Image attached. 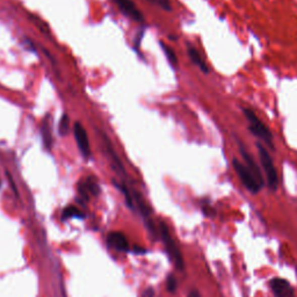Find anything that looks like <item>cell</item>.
<instances>
[{"instance_id": "6da1fadb", "label": "cell", "mask_w": 297, "mask_h": 297, "mask_svg": "<svg viewBox=\"0 0 297 297\" xmlns=\"http://www.w3.org/2000/svg\"><path fill=\"white\" fill-rule=\"evenodd\" d=\"M243 113H244L246 120L249 122V128L252 131L254 136L259 137L261 141H264L266 144H267L269 148H274L273 143V136L271 131L265 126V123L261 121V120L257 116V114L251 109V108H244L243 109Z\"/></svg>"}, {"instance_id": "7a4b0ae2", "label": "cell", "mask_w": 297, "mask_h": 297, "mask_svg": "<svg viewBox=\"0 0 297 297\" xmlns=\"http://www.w3.org/2000/svg\"><path fill=\"white\" fill-rule=\"evenodd\" d=\"M159 227H160L161 239H163L164 245H165V248H166V251H167L169 258H171V259L173 260V262H174L176 268L180 269V271H184L185 264H184L183 256H181V253H180V251L178 249V246H176V244H175V242L173 241L171 233H169V230H168L167 225L165 224L164 222H160Z\"/></svg>"}, {"instance_id": "3957f363", "label": "cell", "mask_w": 297, "mask_h": 297, "mask_svg": "<svg viewBox=\"0 0 297 297\" xmlns=\"http://www.w3.org/2000/svg\"><path fill=\"white\" fill-rule=\"evenodd\" d=\"M257 146H258V151H259L261 165L262 167H264L266 178H267L268 186L272 191H276L277 185H279V179H277V173H276L275 166H274L272 157L267 151V149H266L264 145H261L260 143Z\"/></svg>"}, {"instance_id": "277c9868", "label": "cell", "mask_w": 297, "mask_h": 297, "mask_svg": "<svg viewBox=\"0 0 297 297\" xmlns=\"http://www.w3.org/2000/svg\"><path fill=\"white\" fill-rule=\"evenodd\" d=\"M232 165L234 171H236L239 176V179H241L243 185L246 187V190L253 193V194H257V193L261 190V186L257 181V179L254 178V175L252 174V172L250 171L249 167L238 159H233Z\"/></svg>"}, {"instance_id": "5b68a950", "label": "cell", "mask_w": 297, "mask_h": 297, "mask_svg": "<svg viewBox=\"0 0 297 297\" xmlns=\"http://www.w3.org/2000/svg\"><path fill=\"white\" fill-rule=\"evenodd\" d=\"M73 134H75V138L77 142V145H78V149L82 156L85 159H88L91 157V145H90V140H88L87 133L85 128L83 127L82 123L76 122L75 127H73Z\"/></svg>"}, {"instance_id": "8992f818", "label": "cell", "mask_w": 297, "mask_h": 297, "mask_svg": "<svg viewBox=\"0 0 297 297\" xmlns=\"http://www.w3.org/2000/svg\"><path fill=\"white\" fill-rule=\"evenodd\" d=\"M114 2L117 4L118 9L121 10L127 17H129L135 21L140 22V24L144 22V17H143L141 11L137 9L133 0H114Z\"/></svg>"}, {"instance_id": "52a82bcc", "label": "cell", "mask_w": 297, "mask_h": 297, "mask_svg": "<svg viewBox=\"0 0 297 297\" xmlns=\"http://www.w3.org/2000/svg\"><path fill=\"white\" fill-rule=\"evenodd\" d=\"M271 288L275 297H295L294 289L284 279L274 277L271 281Z\"/></svg>"}, {"instance_id": "ba28073f", "label": "cell", "mask_w": 297, "mask_h": 297, "mask_svg": "<svg viewBox=\"0 0 297 297\" xmlns=\"http://www.w3.org/2000/svg\"><path fill=\"white\" fill-rule=\"evenodd\" d=\"M78 192L79 194L82 195V198H84L85 200H88L90 195L98 196L100 194V186L93 176H88L86 180L79 183Z\"/></svg>"}, {"instance_id": "9c48e42d", "label": "cell", "mask_w": 297, "mask_h": 297, "mask_svg": "<svg viewBox=\"0 0 297 297\" xmlns=\"http://www.w3.org/2000/svg\"><path fill=\"white\" fill-rule=\"evenodd\" d=\"M239 151H241L243 158H244V160L246 161V166H248L250 171L252 172L254 178L257 179V181L259 183V185L261 187L264 186V178H262V174H261V171H260L259 166H258L257 163L253 159V157L250 155V153L248 152V150L245 149V146L243 145L242 143H239Z\"/></svg>"}, {"instance_id": "30bf717a", "label": "cell", "mask_w": 297, "mask_h": 297, "mask_svg": "<svg viewBox=\"0 0 297 297\" xmlns=\"http://www.w3.org/2000/svg\"><path fill=\"white\" fill-rule=\"evenodd\" d=\"M41 134H42V141H43V146L45 150L51 151L52 149V118L49 114H47L42 121L41 127Z\"/></svg>"}, {"instance_id": "8fae6325", "label": "cell", "mask_w": 297, "mask_h": 297, "mask_svg": "<svg viewBox=\"0 0 297 297\" xmlns=\"http://www.w3.org/2000/svg\"><path fill=\"white\" fill-rule=\"evenodd\" d=\"M101 137H102L103 146H105L106 152L108 153V156H109V158H110L111 164H113L114 169L118 173V174H121V175L125 176V175H126L125 167H123V165H122V163H121V160H120V158L117 157L116 153H115L114 149H113V146H111L109 140H108V137L106 136V134L101 133Z\"/></svg>"}, {"instance_id": "7c38bea8", "label": "cell", "mask_w": 297, "mask_h": 297, "mask_svg": "<svg viewBox=\"0 0 297 297\" xmlns=\"http://www.w3.org/2000/svg\"><path fill=\"white\" fill-rule=\"evenodd\" d=\"M107 242L111 248L116 249L118 251H122V252H128L129 251V243L122 233L120 232L109 233V236H108L107 238Z\"/></svg>"}, {"instance_id": "4fadbf2b", "label": "cell", "mask_w": 297, "mask_h": 297, "mask_svg": "<svg viewBox=\"0 0 297 297\" xmlns=\"http://www.w3.org/2000/svg\"><path fill=\"white\" fill-rule=\"evenodd\" d=\"M187 51H188V56H190L191 61L196 65V67L200 68V70H201L204 73L209 72V68L207 67L206 62L203 61V58L201 57V55H200V53H199L198 50H196L194 47H193V45L188 44Z\"/></svg>"}, {"instance_id": "5bb4252c", "label": "cell", "mask_w": 297, "mask_h": 297, "mask_svg": "<svg viewBox=\"0 0 297 297\" xmlns=\"http://www.w3.org/2000/svg\"><path fill=\"white\" fill-rule=\"evenodd\" d=\"M62 217H63V219H69V218H80V219H83L85 217V215L78 209V208H76L75 206H69L63 210Z\"/></svg>"}, {"instance_id": "9a60e30c", "label": "cell", "mask_w": 297, "mask_h": 297, "mask_svg": "<svg viewBox=\"0 0 297 297\" xmlns=\"http://www.w3.org/2000/svg\"><path fill=\"white\" fill-rule=\"evenodd\" d=\"M160 47H161V49H163L165 56L167 57V61L169 62V63H171V65L175 67V65L178 64V58H176V55H175V52L173 51V49L169 48L168 45H166L165 43H163V42H160Z\"/></svg>"}, {"instance_id": "2e32d148", "label": "cell", "mask_w": 297, "mask_h": 297, "mask_svg": "<svg viewBox=\"0 0 297 297\" xmlns=\"http://www.w3.org/2000/svg\"><path fill=\"white\" fill-rule=\"evenodd\" d=\"M69 130H70V117H69L67 114H63V116H62L61 122H60L58 131L62 136H67V135L69 134Z\"/></svg>"}, {"instance_id": "e0dca14e", "label": "cell", "mask_w": 297, "mask_h": 297, "mask_svg": "<svg viewBox=\"0 0 297 297\" xmlns=\"http://www.w3.org/2000/svg\"><path fill=\"white\" fill-rule=\"evenodd\" d=\"M114 185H115V187H117L118 190L121 191V192L123 193V194H125V198H126L127 204H128V206H129L130 208H134L133 196H131V193H130V191L128 190V187H127L125 184H117V183H115V181H114Z\"/></svg>"}, {"instance_id": "ac0fdd59", "label": "cell", "mask_w": 297, "mask_h": 297, "mask_svg": "<svg viewBox=\"0 0 297 297\" xmlns=\"http://www.w3.org/2000/svg\"><path fill=\"white\" fill-rule=\"evenodd\" d=\"M148 2H150L158 7H160L161 10L167 11V12H171L172 11V5L169 0H148Z\"/></svg>"}, {"instance_id": "d6986e66", "label": "cell", "mask_w": 297, "mask_h": 297, "mask_svg": "<svg viewBox=\"0 0 297 297\" xmlns=\"http://www.w3.org/2000/svg\"><path fill=\"white\" fill-rule=\"evenodd\" d=\"M176 285H178V282H176V279L173 275H168L167 281H166V287L167 290L169 292H174L176 290Z\"/></svg>"}, {"instance_id": "ffe728a7", "label": "cell", "mask_w": 297, "mask_h": 297, "mask_svg": "<svg viewBox=\"0 0 297 297\" xmlns=\"http://www.w3.org/2000/svg\"><path fill=\"white\" fill-rule=\"evenodd\" d=\"M6 174H7V178H9V181H10V185H11V187H12V190H13V192L15 193V195H17V196H19V192H18V188H17V186H15V183H14V180H13V178H12V175H11V173H10V172H6Z\"/></svg>"}, {"instance_id": "44dd1931", "label": "cell", "mask_w": 297, "mask_h": 297, "mask_svg": "<svg viewBox=\"0 0 297 297\" xmlns=\"http://www.w3.org/2000/svg\"><path fill=\"white\" fill-rule=\"evenodd\" d=\"M153 296H155V290H153V288H148L144 292H143V297H153Z\"/></svg>"}, {"instance_id": "7402d4cb", "label": "cell", "mask_w": 297, "mask_h": 297, "mask_svg": "<svg viewBox=\"0 0 297 297\" xmlns=\"http://www.w3.org/2000/svg\"><path fill=\"white\" fill-rule=\"evenodd\" d=\"M188 297H200V294L198 290H192L190 294H188Z\"/></svg>"}]
</instances>
